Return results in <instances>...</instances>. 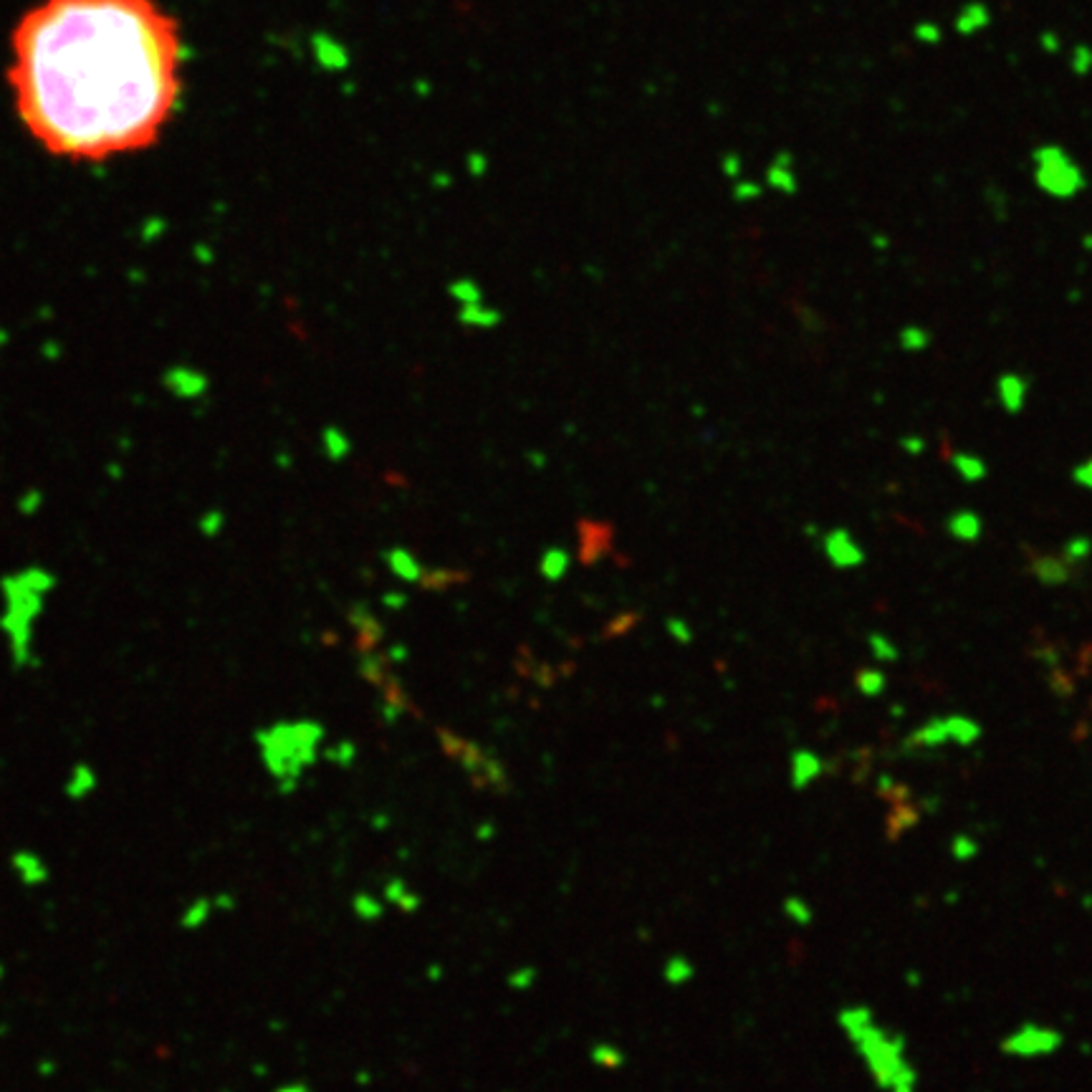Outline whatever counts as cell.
Segmentation results:
<instances>
[{"label": "cell", "instance_id": "6da1fadb", "mask_svg": "<svg viewBox=\"0 0 1092 1092\" xmlns=\"http://www.w3.org/2000/svg\"><path fill=\"white\" fill-rule=\"evenodd\" d=\"M6 76L20 126L51 158H129L180 109L183 28L159 0H38L13 25Z\"/></svg>", "mask_w": 1092, "mask_h": 1092}, {"label": "cell", "instance_id": "7a4b0ae2", "mask_svg": "<svg viewBox=\"0 0 1092 1092\" xmlns=\"http://www.w3.org/2000/svg\"><path fill=\"white\" fill-rule=\"evenodd\" d=\"M837 1027L878 1090L918 1092V1068L908 1052V1037L880 1022L872 1006H842Z\"/></svg>", "mask_w": 1092, "mask_h": 1092}, {"label": "cell", "instance_id": "3957f363", "mask_svg": "<svg viewBox=\"0 0 1092 1092\" xmlns=\"http://www.w3.org/2000/svg\"><path fill=\"white\" fill-rule=\"evenodd\" d=\"M438 741L442 746V754L453 758L455 764H461L466 777L478 790L509 792V774H506L499 758L488 754L483 746L474 744V741L450 731V728H438Z\"/></svg>", "mask_w": 1092, "mask_h": 1092}, {"label": "cell", "instance_id": "277c9868", "mask_svg": "<svg viewBox=\"0 0 1092 1092\" xmlns=\"http://www.w3.org/2000/svg\"><path fill=\"white\" fill-rule=\"evenodd\" d=\"M981 723L976 719L967 714H943L933 716L926 723H921L918 728L905 736L903 749L908 752H938L946 746H956V749H969L981 739Z\"/></svg>", "mask_w": 1092, "mask_h": 1092}, {"label": "cell", "instance_id": "5b68a950", "mask_svg": "<svg viewBox=\"0 0 1092 1092\" xmlns=\"http://www.w3.org/2000/svg\"><path fill=\"white\" fill-rule=\"evenodd\" d=\"M1062 1047H1065V1035L1060 1027L1037 1022V1019L1017 1024L999 1039V1052L1011 1060H1042V1057L1057 1055Z\"/></svg>", "mask_w": 1092, "mask_h": 1092}, {"label": "cell", "instance_id": "8992f818", "mask_svg": "<svg viewBox=\"0 0 1092 1092\" xmlns=\"http://www.w3.org/2000/svg\"><path fill=\"white\" fill-rule=\"evenodd\" d=\"M1037 180L1044 193L1055 197H1074L1085 188V177L1077 170V164L1070 162L1065 155L1057 150H1047L1037 159Z\"/></svg>", "mask_w": 1092, "mask_h": 1092}, {"label": "cell", "instance_id": "52a82bcc", "mask_svg": "<svg viewBox=\"0 0 1092 1092\" xmlns=\"http://www.w3.org/2000/svg\"><path fill=\"white\" fill-rule=\"evenodd\" d=\"M820 546H822V554L828 556V562L832 564L834 569H842V572H847V569H860L867 562L865 546H863L860 539L855 537L853 531L845 529V526H834V529L825 531L820 539Z\"/></svg>", "mask_w": 1092, "mask_h": 1092}, {"label": "cell", "instance_id": "ba28073f", "mask_svg": "<svg viewBox=\"0 0 1092 1092\" xmlns=\"http://www.w3.org/2000/svg\"><path fill=\"white\" fill-rule=\"evenodd\" d=\"M1027 569L1032 580L1042 587H1068L1080 567L1070 562L1062 551H1032Z\"/></svg>", "mask_w": 1092, "mask_h": 1092}, {"label": "cell", "instance_id": "9c48e42d", "mask_svg": "<svg viewBox=\"0 0 1092 1092\" xmlns=\"http://www.w3.org/2000/svg\"><path fill=\"white\" fill-rule=\"evenodd\" d=\"M1030 392H1032L1030 377L1017 372V370H1006V372L999 374L997 382H994L997 403L1002 405V410L1009 412V415H1019V412L1027 407V403H1030Z\"/></svg>", "mask_w": 1092, "mask_h": 1092}, {"label": "cell", "instance_id": "30bf717a", "mask_svg": "<svg viewBox=\"0 0 1092 1092\" xmlns=\"http://www.w3.org/2000/svg\"><path fill=\"white\" fill-rule=\"evenodd\" d=\"M825 774V758L812 749H799L792 754L790 758V784L796 792L807 790L809 784H815L817 779Z\"/></svg>", "mask_w": 1092, "mask_h": 1092}, {"label": "cell", "instance_id": "8fae6325", "mask_svg": "<svg viewBox=\"0 0 1092 1092\" xmlns=\"http://www.w3.org/2000/svg\"><path fill=\"white\" fill-rule=\"evenodd\" d=\"M984 518L973 509H956L946 518V534L959 544H976L984 534Z\"/></svg>", "mask_w": 1092, "mask_h": 1092}, {"label": "cell", "instance_id": "7c38bea8", "mask_svg": "<svg viewBox=\"0 0 1092 1092\" xmlns=\"http://www.w3.org/2000/svg\"><path fill=\"white\" fill-rule=\"evenodd\" d=\"M948 463H951V468H954V474L959 476L964 483H969V486L984 483V480L989 478V463H986L979 453H973V450H954L951 458H948Z\"/></svg>", "mask_w": 1092, "mask_h": 1092}, {"label": "cell", "instance_id": "4fadbf2b", "mask_svg": "<svg viewBox=\"0 0 1092 1092\" xmlns=\"http://www.w3.org/2000/svg\"><path fill=\"white\" fill-rule=\"evenodd\" d=\"M931 344H933V332L923 324H903L898 329V347L903 352L921 354L931 349Z\"/></svg>", "mask_w": 1092, "mask_h": 1092}, {"label": "cell", "instance_id": "5bb4252c", "mask_svg": "<svg viewBox=\"0 0 1092 1092\" xmlns=\"http://www.w3.org/2000/svg\"><path fill=\"white\" fill-rule=\"evenodd\" d=\"M885 686H888V676L880 668H863L855 673V688L863 695L875 698V695L883 693Z\"/></svg>", "mask_w": 1092, "mask_h": 1092}, {"label": "cell", "instance_id": "9a60e30c", "mask_svg": "<svg viewBox=\"0 0 1092 1092\" xmlns=\"http://www.w3.org/2000/svg\"><path fill=\"white\" fill-rule=\"evenodd\" d=\"M1060 551L1068 556L1073 564H1077V567H1085V564L1090 562V556H1092V539L1087 537V534H1074L1073 539H1068V542L1062 544Z\"/></svg>", "mask_w": 1092, "mask_h": 1092}, {"label": "cell", "instance_id": "2e32d148", "mask_svg": "<svg viewBox=\"0 0 1092 1092\" xmlns=\"http://www.w3.org/2000/svg\"><path fill=\"white\" fill-rule=\"evenodd\" d=\"M867 645H870V655L878 660V663H896L898 660V645L893 643L891 635H885V632H870V638H867Z\"/></svg>", "mask_w": 1092, "mask_h": 1092}, {"label": "cell", "instance_id": "e0dca14e", "mask_svg": "<svg viewBox=\"0 0 1092 1092\" xmlns=\"http://www.w3.org/2000/svg\"><path fill=\"white\" fill-rule=\"evenodd\" d=\"M1073 483L1082 491H1092V455L1073 468Z\"/></svg>", "mask_w": 1092, "mask_h": 1092}, {"label": "cell", "instance_id": "ac0fdd59", "mask_svg": "<svg viewBox=\"0 0 1092 1092\" xmlns=\"http://www.w3.org/2000/svg\"><path fill=\"white\" fill-rule=\"evenodd\" d=\"M784 908H787V916H790L792 921L802 923V926L809 921V918H812V913H809V905L802 903L799 898H790V900L784 903Z\"/></svg>", "mask_w": 1092, "mask_h": 1092}, {"label": "cell", "instance_id": "d6986e66", "mask_svg": "<svg viewBox=\"0 0 1092 1092\" xmlns=\"http://www.w3.org/2000/svg\"><path fill=\"white\" fill-rule=\"evenodd\" d=\"M926 445H929V442H926V438H921V436H903V438H900V448H903L905 453H910V455H921L923 450H926Z\"/></svg>", "mask_w": 1092, "mask_h": 1092}]
</instances>
